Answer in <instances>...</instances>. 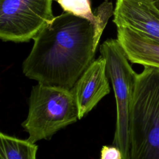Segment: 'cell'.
Masks as SVG:
<instances>
[{
    "label": "cell",
    "mask_w": 159,
    "mask_h": 159,
    "mask_svg": "<svg viewBox=\"0 0 159 159\" xmlns=\"http://www.w3.org/2000/svg\"><path fill=\"white\" fill-rule=\"evenodd\" d=\"M140 1H150V2H153L154 0H140Z\"/></svg>",
    "instance_id": "obj_13"
},
{
    "label": "cell",
    "mask_w": 159,
    "mask_h": 159,
    "mask_svg": "<svg viewBox=\"0 0 159 159\" xmlns=\"http://www.w3.org/2000/svg\"><path fill=\"white\" fill-rule=\"evenodd\" d=\"M79 119L76 99L71 89L39 83L32 88L26 119L22 123L33 143L49 140L60 129Z\"/></svg>",
    "instance_id": "obj_3"
},
{
    "label": "cell",
    "mask_w": 159,
    "mask_h": 159,
    "mask_svg": "<svg viewBox=\"0 0 159 159\" xmlns=\"http://www.w3.org/2000/svg\"><path fill=\"white\" fill-rule=\"evenodd\" d=\"M153 3L159 9V0H154L153 1Z\"/></svg>",
    "instance_id": "obj_12"
},
{
    "label": "cell",
    "mask_w": 159,
    "mask_h": 159,
    "mask_svg": "<svg viewBox=\"0 0 159 159\" xmlns=\"http://www.w3.org/2000/svg\"><path fill=\"white\" fill-rule=\"evenodd\" d=\"M38 146L24 140L0 133V159H37Z\"/></svg>",
    "instance_id": "obj_10"
},
{
    "label": "cell",
    "mask_w": 159,
    "mask_h": 159,
    "mask_svg": "<svg viewBox=\"0 0 159 159\" xmlns=\"http://www.w3.org/2000/svg\"><path fill=\"white\" fill-rule=\"evenodd\" d=\"M99 159H123V155L120 148L116 145H103Z\"/></svg>",
    "instance_id": "obj_11"
},
{
    "label": "cell",
    "mask_w": 159,
    "mask_h": 159,
    "mask_svg": "<svg viewBox=\"0 0 159 159\" xmlns=\"http://www.w3.org/2000/svg\"><path fill=\"white\" fill-rule=\"evenodd\" d=\"M79 119L84 117L111 91L106 61L101 56L90 64L72 88Z\"/></svg>",
    "instance_id": "obj_7"
},
{
    "label": "cell",
    "mask_w": 159,
    "mask_h": 159,
    "mask_svg": "<svg viewBox=\"0 0 159 159\" xmlns=\"http://www.w3.org/2000/svg\"><path fill=\"white\" fill-rule=\"evenodd\" d=\"M106 61L116 102L117 119L113 145L121 150L123 159L129 158V122L137 75L117 39L106 40L100 47Z\"/></svg>",
    "instance_id": "obj_4"
},
{
    "label": "cell",
    "mask_w": 159,
    "mask_h": 159,
    "mask_svg": "<svg viewBox=\"0 0 159 159\" xmlns=\"http://www.w3.org/2000/svg\"><path fill=\"white\" fill-rule=\"evenodd\" d=\"M113 22L159 43V9L153 2L117 0Z\"/></svg>",
    "instance_id": "obj_6"
},
{
    "label": "cell",
    "mask_w": 159,
    "mask_h": 159,
    "mask_svg": "<svg viewBox=\"0 0 159 159\" xmlns=\"http://www.w3.org/2000/svg\"><path fill=\"white\" fill-rule=\"evenodd\" d=\"M117 31V39L130 61L159 68V43L127 27L118 26Z\"/></svg>",
    "instance_id": "obj_8"
},
{
    "label": "cell",
    "mask_w": 159,
    "mask_h": 159,
    "mask_svg": "<svg viewBox=\"0 0 159 159\" xmlns=\"http://www.w3.org/2000/svg\"><path fill=\"white\" fill-rule=\"evenodd\" d=\"M34 40L22 65L24 75L39 83L71 89L93 61L100 38L91 22L65 12Z\"/></svg>",
    "instance_id": "obj_1"
},
{
    "label": "cell",
    "mask_w": 159,
    "mask_h": 159,
    "mask_svg": "<svg viewBox=\"0 0 159 159\" xmlns=\"http://www.w3.org/2000/svg\"><path fill=\"white\" fill-rule=\"evenodd\" d=\"M53 0H0V38L3 41L27 42L54 16Z\"/></svg>",
    "instance_id": "obj_5"
},
{
    "label": "cell",
    "mask_w": 159,
    "mask_h": 159,
    "mask_svg": "<svg viewBox=\"0 0 159 159\" xmlns=\"http://www.w3.org/2000/svg\"><path fill=\"white\" fill-rule=\"evenodd\" d=\"M65 12L85 19L94 25L98 36L101 38L112 12V4L108 0L98 7L96 13L92 12L89 0H54Z\"/></svg>",
    "instance_id": "obj_9"
},
{
    "label": "cell",
    "mask_w": 159,
    "mask_h": 159,
    "mask_svg": "<svg viewBox=\"0 0 159 159\" xmlns=\"http://www.w3.org/2000/svg\"><path fill=\"white\" fill-rule=\"evenodd\" d=\"M159 159V70L137 75L129 122V158Z\"/></svg>",
    "instance_id": "obj_2"
},
{
    "label": "cell",
    "mask_w": 159,
    "mask_h": 159,
    "mask_svg": "<svg viewBox=\"0 0 159 159\" xmlns=\"http://www.w3.org/2000/svg\"><path fill=\"white\" fill-rule=\"evenodd\" d=\"M158 70H159V68H158Z\"/></svg>",
    "instance_id": "obj_14"
}]
</instances>
